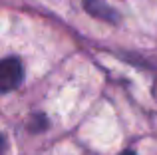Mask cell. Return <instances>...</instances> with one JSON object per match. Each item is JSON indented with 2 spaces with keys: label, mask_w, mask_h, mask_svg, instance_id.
<instances>
[{
  "label": "cell",
  "mask_w": 157,
  "mask_h": 155,
  "mask_svg": "<svg viewBox=\"0 0 157 155\" xmlns=\"http://www.w3.org/2000/svg\"><path fill=\"white\" fill-rule=\"evenodd\" d=\"M24 68L18 58H4L0 60V92L6 93L16 89L22 84Z\"/></svg>",
  "instance_id": "obj_1"
},
{
  "label": "cell",
  "mask_w": 157,
  "mask_h": 155,
  "mask_svg": "<svg viewBox=\"0 0 157 155\" xmlns=\"http://www.w3.org/2000/svg\"><path fill=\"white\" fill-rule=\"evenodd\" d=\"M84 8L88 14H92L94 18L98 20H104V22L109 24H117L119 22V16L105 0H84Z\"/></svg>",
  "instance_id": "obj_2"
},
{
  "label": "cell",
  "mask_w": 157,
  "mask_h": 155,
  "mask_svg": "<svg viewBox=\"0 0 157 155\" xmlns=\"http://www.w3.org/2000/svg\"><path fill=\"white\" fill-rule=\"evenodd\" d=\"M4 149H6V139H4V135L0 133V155L4 153Z\"/></svg>",
  "instance_id": "obj_4"
},
{
  "label": "cell",
  "mask_w": 157,
  "mask_h": 155,
  "mask_svg": "<svg viewBox=\"0 0 157 155\" xmlns=\"http://www.w3.org/2000/svg\"><path fill=\"white\" fill-rule=\"evenodd\" d=\"M48 117L44 115V113H36V115L30 117V121H28V131L32 133H40L44 131V129H48Z\"/></svg>",
  "instance_id": "obj_3"
},
{
  "label": "cell",
  "mask_w": 157,
  "mask_h": 155,
  "mask_svg": "<svg viewBox=\"0 0 157 155\" xmlns=\"http://www.w3.org/2000/svg\"><path fill=\"white\" fill-rule=\"evenodd\" d=\"M119 155H135V151H131V149H127V151H121Z\"/></svg>",
  "instance_id": "obj_5"
}]
</instances>
